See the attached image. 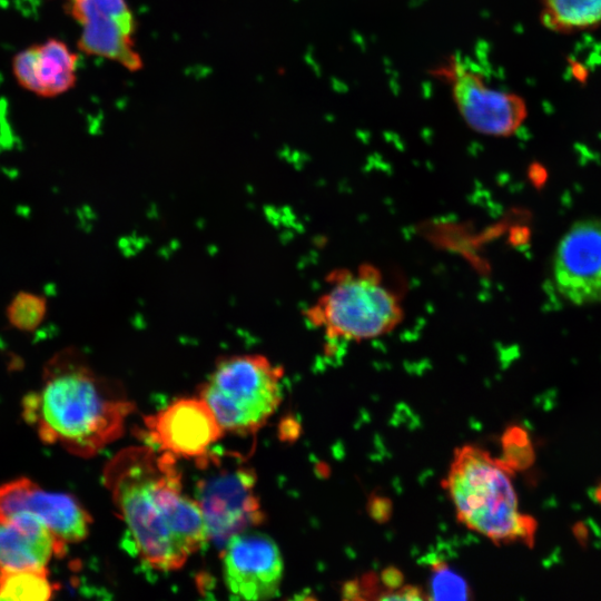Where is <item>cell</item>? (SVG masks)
<instances>
[{
  "instance_id": "cell-1",
  "label": "cell",
  "mask_w": 601,
  "mask_h": 601,
  "mask_svg": "<svg viewBox=\"0 0 601 601\" xmlns=\"http://www.w3.org/2000/svg\"><path fill=\"white\" fill-rule=\"evenodd\" d=\"M175 459L149 446H130L107 463L102 476L139 558L159 571L178 570L208 540Z\"/></svg>"
},
{
  "instance_id": "cell-2",
  "label": "cell",
  "mask_w": 601,
  "mask_h": 601,
  "mask_svg": "<svg viewBox=\"0 0 601 601\" xmlns=\"http://www.w3.org/2000/svg\"><path fill=\"white\" fill-rule=\"evenodd\" d=\"M132 411L122 387L95 372L75 347L47 361L39 390L22 401V416L43 443L83 459L119 439Z\"/></svg>"
},
{
  "instance_id": "cell-3",
  "label": "cell",
  "mask_w": 601,
  "mask_h": 601,
  "mask_svg": "<svg viewBox=\"0 0 601 601\" xmlns=\"http://www.w3.org/2000/svg\"><path fill=\"white\" fill-rule=\"evenodd\" d=\"M513 472L500 459L475 445L454 451L444 487L457 520L493 543L533 545L536 522L519 510Z\"/></svg>"
},
{
  "instance_id": "cell-4",
  "label": "cell",
  "mask_w": 601,
  "mask_h": 601,
  "mask_svg": "<svg viewBox=\"0 0 601 601\" xmlns=\"http://www.w3.org/2000/svg\"><path fill=\"white\" fill-rule=\"evenodd\" d=\"M327 287L305 311L331 341H364L392 332L403 318L400 298L374 267L331 272Z\"/></svg>"
},
{
  "instance_id": "cell-5",
  "label": "cell",
  "mask_w": 601,
  "mask_h": 601,
  "mask_svg": "<svg viewBox=\"0 0 601 601\" xmlns=\"http://www.w3.org/2000/svg\"><path fill=\"white\" fill-rule=\"evenodd\" d=\"M284 371L262 354L223 357L205 383L199 397L213 411L224 432H257L282 401Z\"/></svg>"
},
{
  "instance_id": "cell-6",
  "label": "cell",
  "mask_w": 601,
  "mask_h": 601,
  "mask_svg": "<svg viewBox=\"0 0 601 601\" xmlns=\"http://www.w3.org/2000/svg\"><path fill=\"white\" fill-rule=\"evenodd\" d=\"M201 470L195 486L208 540L224 546L227 541L264 519L256 492V474L235 454L206 452L197 457Z\"/></svg>"
},
{
  "instance_id": "cell-7",
  "label": "cell",
  "mask_w": 601,
  "mask_h": 601,
  "mask_svg": "<svg viewBox=\"0 0 601 601\" xmlns=\"http://www.w3.org/2000/svg\"><path fill=\"white\" fill-rule=\"evenodd\" d=\"M434 73L450 85L463 120L480 134L509 137L526 118V104L522 97L489 87L482 75L456 57H450Z\"/></svg>"
},
{
  "instance_id": "cell-8",
  "label": "cell",
  "mask_w": 601,
  "mask_h": 601,
  "mask_svg": "<svg viewBox=\"0 0 601 601\" xmlns=\"http://www.w3.org/2000/svg\"><path fill=\"white\" fill-rule=\"evenodd\" d=\"M68 8L80 27V51L114 60L130 71L142 68L134 39L137 22L126 0H69Z\"/></svg>"
},
{
  "instance_id": "cell-9",
  "label": "cell",
  "mask_w": 601,
  "mask_h": 601,
  "mask_svg": "<svg viewBox=\"0 0 601 601\" xmlns=\"http://www.w3.org/2000/svg\"><path fill=\"white\" fill-rule=\"evenodd\" d=\"M552 278L570 304L601 303V219L579 220L563 234L553 255Z\"/></svg>"
},
{
  "instance_id": "cell-10",
  "label": "cell",
  "mask_w": 601,
  "mask_h": 601,
  "mask_svg": "<svg viewBox=\"0 0 601 601\" xmlns=\"http://www.w3.org/2000/svg\"><path fill=\"white\" fill-rule=\"evenodd\" d=\"M284 563L277 544L266 534L244 531L223 546V578L228 592L243 600L275 598Z\"/></svg>"
},
{
  "instance_id": "cell-11",
  "label": "cell",
  "mask_w": 601,
  "mask_h": 601,
  "mask_svg": "<svg viewBox=\"0 0 601 601\" xmlns=\"http://www.w3.org/2000/svg\"><path fill=\"white\" fill-rule=\"evenodd\" d=\"M19 513L32 514L66 544L89 534L91 516L73 495L47 491L27 477L0 485V523Z\"/></svg>"
},
{
  "instance_id": "cell-12",
  "label": "cell",
  "mask_w": 601,
  "mask_h": 601,
  "mask_svg": "<svg viewBox=\"0 0 601 601\" xmlns=\"http://www.w3.org/2000/svg\"><path fill=\"white\" fill-rule=\"evenodd\" d=\"M146 434L159 451L175 457H195L208 452L224 430L200 397L179 398L145 418Z\"/></svg>"
},
{
  "instance_id": "cell-13",
  "label": "cell",
  "mask_w": 601,
  "mask_h": 601,
  "mask_svg": "<svg viewBox=\"0 0 601 601\" xmlns=\"http://www.w3.org/2000/svg\"><path fill=\"white\" fill-rule=\"evenodd\" d=\"M77 53L56 38L20 50L11 63L17 82L43 98H53L69 91L77 81Z\"/></svg>"
},
{
  "instance_id": "cell-14",
  "label": "cell",
  "mask_w": 601,
  "mask_h": 601,
  "mask_svg": "<svg viewBox=\"0 0 601 601\" xmlns=\"http://www.w3.org/2000/svg\"><path fill=\"white\" fill-rule=\"evenodd\" d=\"M67 544L29 513H19L0 523V568L47 569L53 558H62Z\"/></svg>"
},
{
  "instance_id": "cell-15",
  "label": "cell",
  "mask_w": 601,
  "mask_h": 601,
  "mask_svg": "<svg viewBox=\"0 0 601 601\" xmlns=\"http://www.w3.org/2000/svg\"><path fill=\"white\" fill-rule=\"evenodd\" d=\"M540 18L560 33L595 29L601 27V0H541Z\"/></svg>"
},
{
  "instance_id": "cell-16",
  "label": "cell",
  "mask_w": 601,
  "mask_h": 601,
  "mask_svg": "<svg viewBox=\"0 0 601 601\" xmlns=\"http://www.w3.org/2000/svg\"><path fill=\"white\" fill-rule=\"evenodd\" d=\"M56 592L47 569L14 570L0 568V600L46 601Z\"/></svg>"
},
{
  "instance_id": "cell-17",
  "label": "cell",
  "mask_w": 601,
  "mask_h": 601,
  "mask_svg": "<svg viewBox=\"0 0 601 601\" xmlns=\"http://www.w3.org/2000/svg\"><path fill=\"white\" fill-rule=\"evenodd\" d=\"M47 312L48 303L43 295L19 290L6 307V318L12 328L30 333L43 323Z\"/></svg>"
},
{
  "instance_id": "cell-18",
  "label": "cell",
  "mask_w": 601,
  "mask_h": 601,
  "mask_svg": "<svg viewBox=\"0 0 601 601\" xmlns=\"http://www.w3.org/2000/svg\"><path fill=\"white\" fill-rule=\"evenodd\" d=\"M503 464L513 473L531 467L535 460L534 447L529 433L520 425L509 426L502 437Z\"/></svg>"
},
{
  "instance_id": "cell-19",
  "label": "cell",
  "mask_w": 601,
  "mask_h": 601,
  "mask_svg": "<svg viewBox=\"0 0 601 601\" xmlns=\"http://www.w3.org/2000/svg\"><path fill=\"white\" fill-rule=\"evenodd\" d=\"M430 599L469 600L472 598L466 581L444 562H436L430 578Z\"/></svg>"
},
{
  "instance_id": "cell-20",
  "label": "cell",
  "mask_w": 601,
  "mask_h": 601,
  "mask_svg": "<svg viewBox=\"0 0 601 601\" xmlns=\"http://www.w3.org/2000/svg\"><path fill=\"white\" fill-rule=\"evenodd\" d=\"M366 509L375 522L384 523L392 515V501L386 496L373 494L367 501Z\"/></svg>"
},
{
  "instance_id": "cell-21",
  "label": "cell",
  "mask_w": 601,
  "mask_h": 601,
  "mask_svg": "<svg viewBox=\"0 0 601 601\" xmlns=\"http://www.w3.org/2000/svg\"><path fill=\"white\" fill-rule=\"evenodd\" d=\"M428 594L417 585H402L396 590L383 591L378 600H426Z\"/></svg>"
},
{
  "instance_id": "cell-22",
  "label": "cell",
  "mask_w": 601,
  "mask_h": 601,
  "mask_svg": "<svg viewBox=\"0 0 601 601\" xmlns=\"http://www.w3.org/2000/svg\"><path fill=\"white\" fill-rule=\"evenodd\" d=\"M380 582L385 587L383 591H392L403 585L404 577L397 568L388 566L382 571Z\"/></svg>"
},
{
  "instance_id": "cell-23",
  "label": "cell",
  "mask_w": 601,
  "mask_h": 601,
  "mask_svg": "<svg viewBox=\"0 0 601 601\" xmlns=\"http://www.w3.org/2000/svg\"><path fill=\"white\" fill-rule=\"evenodd\" d=\"M342 595L345 600H362L358 579L347 581L342 587Z\"/></svg>"
},
{
  "instance_id": "cell-24",
  "label": "cell",
  "mask_w": 601,
  "mask_h": 601,
  "mask_svg": "<svg viewBox=\"0 0 601 601\" xmlns=\"http://www.w3.org/2000/svg\"><path fill=\"white\" fill-rule=\"evenodd\" d=\"M594 499L601 505V483L594 490Z\"/></svg>"
}]
</instances>
